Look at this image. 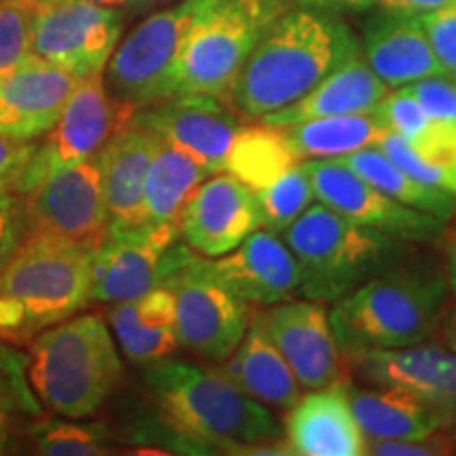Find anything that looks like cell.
Wrapping results in <instances>:
<instances>
[{
    "label": "cell",
    "mask_w": 456,
    "mask_h": 456,
    "mask_svg": "<svg viewBox=\"0 0 456 456\" xmlns=\"http://www.w3.org/2000/svg\"><path fill=\"white\" fill-rule=\"evenodd\" d=\"M140 385L144 414L131 442L191 454H292L269 408L220 370L167 357L144 366Z\"/></svg>",
    "instance_id": "obj_1"
},
{
    "label": "cell",
    "mask_w": 456,
    "mask_h": 456,
    "mask_svg": "<svg viewBox=\"0 0 456 456\" xmlns=\"http://www.w3.org/2000/svg\"><path fill=\"white\" fill-rule=\"evenodd\" d=\"M362 45L336 13L294 7L277 15L232 83L228 106L258 121L305 98Z\"/></svg>",
    "instance_id": "obj_2"
},
{
    "label": "cell",
    "mask_w": 456,
    "mask_h": 456,
    "mask_svg": "<svg viewBox=\"0 0 456 456\" xmlns=\"http://www.w3.org/2000/svg\"><path fill=\"white\" fill-rule=\"evenodd\" d=\"M448 294L444 265L403 254L334 302L330 322L342 355L431 340Z\"/></svg>",
    "instance_id": "obj_3"
},
{
    "label": "cell",
    "mask_w": 456,
    "mask_h": 456,
    "mask_svg": "<svg viewBox=\"0 0 456 456\" xmlns=\"http://www.w3.org/2000/svg\"><path fill=\"white\" fill-rule=\"evenodd\" d=\"M28 379L53 414L77 420L94 416L123 380V362L104 319L72 315L32 338Z\"/></svg>",
    "instance_id": "obj_4"
},
{
    "label": "cell",
    "mask_w": 456,
    "mask_h": 456,
    "mask_svg": "<svg viewBox=\"0 0 456 456\" xmlns=\"http://www.w3.org/2000/svg\"><path fill=\"white\" fill-rule=\"evenodd\" d=\"M91 302V252L26 235L0 269V340L30 345Z\"/></svg>",
    "instance_id": "obj_5"
},
{
    "label": "cell",
    "mask_w": 456,
    "mask_h": 456,
    "mask_svg": "<svg viewBox=\"0 0 456 456\" xmlns=\"http://www.w3.org/2000/svg\"><path fill=\"white\" fill-rule=\"evenodd\" d=\"M281 239L300 262V292L319 302H336L408 254L406 241L357 224L323 203L309 205Z\"/></svg>",
    "instance_id": "obj_6"
},
{
    "label": "cell",
    "mask_w": 456,
    "mask_h": 456,
    "mask_svg": "<svg viewBox=\"0 0 456 456\" xmlns=\"http://www.w3.org/2000/svg\"><path fill=\"white\" fill-rule=\"evenodd\" d=\"M279 0H208L182 45L178 95H212L228 104L232 83L265 28L281 15Z\"/></svg>",
    "instance_id": "obj_7"
},
{
    "label": "cell",
    "mask_w": 456,
    "mask_h": 456,
    "mask_svg": "<svg viewBox=\"0 0 456 456\" xmlns=\"http://www.w3.org/2000/svg\"><path fill=\"white\" fill-rule=\"evenodd\" d=\"M21 195L28 235L95 252L108 237V212L95 159L57 163L34 152Z\"/></svg>",
    "instance_id": "obj_8"
},
{
    "label": "cell",
    "mask_w": 456,
    "mask_h": 456,
    "mask_svg": "<svg viewBox=\"0 0 456 456\" xmlns=\"http://www.w3.org/2000/svg\"><path fill=\"white\" fill-rule=\"evenodd\" d=\"M208 0H178L152 11L117 45L104 83L117 100L135 110L178 95V61L186 34Z\"/></svg>",
    "instance_id": "obj_9"
},
{
    "label": "cell",
    "mask_w": 456,
    "mask_h": 456,
    "mask_svg": "<svg viewBox=\"0 0 456 456\" xmlns=\"http://www.w3.org/2000/svg\"><path fill=\"white\" fill-rule=\"evenodd\" d=\"M163 285L174 294L180 346L203 362L224 363L248 332L252 309L205 271L197 252H191Z\"/></svg>",
    "instance_id": "obj_10"
},
{
    "label": "cell",
    "mask_w": 456,
    "mask_h": 456,
    "mask_svg": "<svg viewBox=\"0 0 456 456\" xmlns=\"http://www.w3.org/2000/svg\"><path fill=\"white\" fill-rule=\"evenodd\" d=\"M191 252L175 226L108 231L104 243L91 252V300L114 305L138 298L163 285Z\"/></svg>",
    "instance_id": "obj_11"
},
{
    "label": "cell",
    "mask_w": 456,
    "mask_h": 456,
    "mask_svg": "<svg viewBox=\"0 0 456 456\" xmlns=\"http://www.w3.org/2000/svg\"><path fill=\"white\" fill-rule=\"evenodd\" d=\"M125 24L121 9L89 0H53L38 4L32 57L85 78L102 74L117 49Z\"/></svg>",
    "instance_id": "obj_12"
},
{
    "label": "cell",
    "mask_w": 456,
    "mask_h": 456,
    "mask_svg": "<svg viewBox=\"0 0 456 456\" xmlns=\"http://www.w3.org/2000/svg\"><path fill=\"white\" fill-rule=\"evenodd\" d=\"M345 359L351 380L410 393L433 410L444 429L456 425V351L425 340L399 349L353 353Z\"/></svg>",
    "instance_id": "obj_13"
},
{
    "label": "cell",
    "mask_w": 456,
    "mask_h": 456,
    "mask_svg": "<svg viewBox=\"0 0 456 456\" xmlns=\"http://www.w3.org/2000/svg\"><path fill=\"white\" fill-rule=\"evenodd\" d=\"M315 197L334 212L362 226L376 228L406 243H431L442 237L446 222L395 201L346 167L340 159L302 161Z\"/></svg>",
    "instance_id": "obj_14"
},
{
    "label": "cell",
    "mask_w": 456,
    "mask_h": 456,
    "mask_svg": "<svg viewBox=\"0 0 456 456\" xmlns=\"http://www.w3.org/2000/svg\"><path fill=\"white\" fill-rule=\"evenodd\" d=\"M262 322L302 389H323L351 380L336 342L330 313L319 300H283L260 313Z\"/></svg>",
    "instance_id": "obj_15"
},
{
    "label": "cell",
    "mask_w": 456,
    "mask_h": 456,
    "mask_svg": "<svg viewBox=\"0 0 456 456\" xmlns=\"http://www.w3.org/2000/svg\"><path fill=\"white\" fill-rule=\"evenodd\" d=\"M258 228L256 192L228 171L205 178L180 214V239L205 258L232 252Z\"/></svg>",
    "instance_id": "obj_16"
},
{
    "label": "cell",
    "mask_w": 456,
    "mask_h": 456,
    "mask_svg": "<svg viewBox=\"0 0 456 456\" xmlns=\"http://www.w3.org/2000/svg\"><path fill=\"white\" fill-rule=\"evenodd\" d=\"M134 121L197 159L212 174L224 171L228 148L241 127V117L226 102L201 94L175 95L142 108L135 110Z\"/></svg>",
    "instance_id": "obj_17"
},
{
    "label": "cell",
    "mask_w": 456,
    "mask_h": 456,
    "mask_svg": "<svg viewBox=\"0 0 456 456\" xmlns=\"http://www.w3.org/2000/svg\"><path fill=\"white\" fill-rule=\"evenodd\" d=\"M203 266L249 309L289 300L302 285L298 258L271 231H254L239 248L214 260L203 256Z\"/></svg>",
    "instance_id": "obj_18"
},
{
    "label": "cell",
    "mask_w": 456,
    "mask_h": 456,
    "mask_svg": "<svg viewBox=\"0 0 456 456\" xmlns=\"http://www.w3.org/2000/svg\"><path fill=\"white\" fill-rule=\"evenodd\" d=\"M135 108L106 89L104 72L78 78L55 127L38 144V155L57 163L95 159L117 131L131 123Z\"/></svg>",
    "instance_id": "obj_19"
},
{
    "label": "cell",
    "mask_w": 456,
    "mask_h": 456,
    "mask_svg": "<svg viewBox=\"0 0 456 456\" xmlns=\"http://www.w3.org/2000/svg\"><path fill=\"white\" fill-rule=\"evenodd\" d=\"M78 77L49 61L30 57L0 78V134L37 142L55 127Z\"/></svg>",
    "instance_id": "obj_20"
},
{
    "label": "cell",
    "mask_w": 456,
    "mask_h": 456,
    "mask_svg": "<svg viewBox=\"0 0 456 456\" xmlns=\"http://www.w3.org/2000/svg\"><path fill=\"white\" fill-rule=\"evenodd\" d=\"M159 138L131 118L95 157L108 212V231L144 224V184Z\"/></svg>",
    "instance_id": "obj_21"
},
{
    "label": "cell",
    "mask_w": 456,
    "mask_h": 456,
    "mask_svg": "<svg viewBox=\"0 0 456 456\" xmlns=\"http://www.w3.org/2000/svg\"><path fill=\"white\" fill-rule=\"evenodd\" d=\"M346 383L313 389L289 408L285 442L300 456L366 454V436L346 399Z\"/></svg>",
    "instance_id": "obj_22"
},
{
    "label": "cell",
    "mask_w": 456,
    "mask_h": 456,
    "mask_svg": "<svg viewBox=\"0 0 456 456\" xmlns=\"http://www.w3.org/2000/svg\"><path fill=\"white\" fill-rule=\"evenodd\" d=\"M362 53L376 77L389 87L446 74L437 61L419 15L380 11L363 26Z\"/></svg>",
    "instance_id": "obj_23"
},
{
    "label": "cell",
    "mask_w": 456,
    "mask_h": 456,
    "mask_svg": "<svg viewBox=\"0 0 456 456\" xmlns=\"http://www.w3.org/2000/svg\"><path fill=\"white\" fill-rule=\"evenodd\" d=\"M389 91V85L376 77L362 51H357L334 72H330L317 87H313L305 98L281 110L266 114L258 121L269 127H289V125L311 121V118L368 112L374 110Z\"/></svg>",
    "instance_id": "obj_24"
},
{
    "label": "cell",
    "mask_w": 456,
    "mask_h": 456,
    "mask_svg": "<svg viewBox=\"0 0 456 456\" xmlns=\"http://www.w3.org/2000/svg\"><path fill=\"white\" fill-rule=\"evenodd\" d=\"M220 372L245 395L266 408L289 410L302 397V387L266 332L260 313L252 315L243 340Z\"/></svg>",
    "instance_id": "obj_25"
},
{
    "label": "cell",
    "mask_w": 456,
    "mask_h": 456,
    "mask_svg": "<svg viewBox=\"0 0 456 456\" xmlns=\"http://www.w3.org/2000/svg\"><path fill=\"white\" fill-rule=\"evenodd\" d=\"M110 326L129 362L138 366L167 359L180 346L174 294L165 285L125 302H114Z\"/></svg>",
    "instance_id": "obj_26"
},
{
    "label": "cell",
    "mask_w": 456,
    "mask_h": 456,
    "mask_svg": "<svg viewBox=\"0 0 456 456\" xmlns=\"http://www.w3.org/2000/svg\"><path fill=\"white\" fill-rule=\"evenodd\" d=\"M345 389L366 440H420L444 431L433 410L410 393L389 387L353 385L351 380H346Z\"/></svg>",
    "instance_id": "obj_27"
},
{
    "label": "cell",
    "mask_w": 456,
    "mask_h": 456,
    "mask_svg": "<svg viewBox=\"0 0 456 456\" xmlns=\"http://www.w3.org/2000/svg\"><path fill=\"white\" fill-rule=\"evenodd\" d=\"M212 175L205 165L180 148L159 140L148 165L144 184V224L180 228V214L188 197Z\"/></svg>",
    "instance_id": "obj_28"
},
{
    "label": "cell",
    "mask_w": 456,
    "mask_h": 456,
    "mask_svg": "<svg viewBox=\"0 0 456 456\" xmlns=\"http://www.w3.org/2000/svg\"><path fill=\"white\" fill-rule=\"evenodd\" d=\"M292 146L298 161L311 159H340L359 148L376 146L389 131L376 110L336 114L279 127Z\"/></svg>",
    "instance_id": "obj_29"
},
{
    "label": "cell",
    "mask_w": 456,
    "mask_h": 456,
    "mask_svg": "<svg viewBox=\"0 0 456 456\" xmlns=\"http://www.w3.org/2000/svg\"><path fill=\"white\" fill-rule=\"evenodd\" d=\"M340 161L370 184L379 188L380 192L408 205V208L436 216L442 222H448L456 212L454 192L440 186L425 184V182L408 175L391 159H387L379 146L359 148L355 152L340 157Z\"/></svg>",
    "instance_id": "obj_30"
},
{
    "label": "cell",
    "mask_w": 456,
    "mask_h": 456,
    "mask_svg": "<svg viewBox=\"0 0 456 456\" xmlns=\"http://www.w3.org/2000/svg\"><path fill=\"white\" fill-rule=\"evenodd\" d=\"M296 165L298 157L285 140L283 131L256 121V125L239 127L228 148L224 171L256 192L271 186Z\"/></svg>",
    "instance_id": "obj_31"
},
{
    "label": "cell",
    "mask_w": 456,
    "mask_h": 456,
    "mask_svg": "<svg viewBox=\"0 0 456 456\" xmlns=\"http://www.w3.org/2000/svg\"><path fill=\"white\" fill-rule=\"evenodd\" d=\"M41 416L45 408L28 379V353L0 340V454L15 452Z\"/></svg>",
    "instance_id": "obj_32"
},
{
    "label": "cell",
    "mask_w": 456,
    "mask_h": 456,
    "mask_svg": "<svg viewBox=\"0 0 456 456\" xmlns=\"http://www.w3.org/2000/svg\"><path fill=\"white\" fill-rule=\"evenodd\" d=\"M32 450L45 456H100L112 454L114 431L106 423H70L41 416L28 429Z\"/></svg>",
    "instance_id": "obj_33"
},
{
    "label": "cell",
    "mask_w": 456,
    "mask_h": 456,
    "mask_svg": "<svg viewBox=\"0 0 456 456\" xmlns=\"http://www.w3.org/2000/svg\"><path fill=\"white\" fill-rule=\"evenodd\" d=\"M313 199H315L313 182L306 169L302 167V163H298L288 174L273 182L271 186L256 191L260 228H266V231L279 235L309 208Z\"/></svg>",
    "instance_id": "obj_34"
},
{
    "label": "cell",
    "mask_w": 456,
    "mask_h": 456,
    "mask_svg": "<svg viewBox=\"0 0 456 456\" xmlns=\"http://www.w3.org/2000/svg\"><path fill=\"white\" fill-rule=\"evenodd\" d=\"M37 11L34 0H0V78L32 57Z\"/></svg>",
    "instance_id": "obj_35"
},
{
    "label": "cell",
    "mask_w": 456,
    "mask_h": 456,
    "mask_svg": "<svg viewBox=\"0 0 456 456\" xmlns=\"http://www.w3.org/2000/svg\"><path fill=\"white\" fill-rule=\"evenodd\" d=\"M374 110L383 117L387 127L391 131H397L399 135H403L410 142V146L414 148L429 142L442 125V121H436V118H431L425 112V108L410 94L406 85L397 87L395 91H389L376 104Z\"/></svg>",
    "instance_id": "obj_36"
},
{
    "label": "cell",
    "mask_w": 456,
    "mask_h": 456,
    "mask_svg": "<svg viewBox=\"0 0 456 456\" xmlns=\"http://www.w3.org/2000/svg\"><path fill=\"white\" fill-rule=\"evenodd\" d=\"M431 118L456 125V78L448 74H433L406 85Z\"/></svg>",
    "instance_id": "obj_37"
},
{
    "label": "cell",
    "mask_w": 456,
    "mask_h": 456,
    "mask_svg": "<svg viewBox=\"0 0 456 456\" xmlns=\"http://www.w3.org/2000/svg\"><path fill=\"white\" fill-rule=\"evenodd\" d=\"M419 20L444 72L456 78V3L431 11V13L419 15Z\"/></svg>",
    "instance_id": "obj_38"
},
{
    "label": "cell",
    "mask_w": 456,
    "mask_h": 456,
    "mask_svg": "<svg viewBox=\"0 0 456 456\" xmlns=\"http://www.w3.org/2000/svg\"><path fill=\"white\" fill-rule=\"evenodd\" d=\"M28 235L24 195L17 191H0V269L17 252Z\"/></svg>",
    "instance_id": "obj_39"
},
{
    "label": "cell",
    "mask_w": 456,
    "mask_h": 456,
    "mask_svg": "<svg viewBox=\"0 0 456 456\" xmlns=\"http://www.w3.org/2000/svg\"><path fill=\"white\" fill-rule=\"evenodd\" d=\"M366 454L374 456H444L456 454L450 431H437L420 440H366Z\"/></svg>",
    "instance_id": "obj_40"
},
{
    "label": "cell",
    "mask_w": 456,
    "mask_h": 456,
    "mask_svg": "<svg viewBox=\"0 0 456 456\" xmlns=\"http://www.w3.org/2000/svg\"><path fill=\"white\" fill-rule=\"evenodd\" d=\"M37 146V142H21L0 134V191L21 192Z\"/></svg>",
    "instance_id": "obj_41"
},
{
    "label": "cell",
    "mask_w": 456,
    "mask_h": 456,
    "mask_svg": "<svg viewBox=\"0 0 456 456\" xmlns=\"http://www.w3.org/2000/svg\"><path fill=\"white\" fill-rule=\"evenodd\" d=\"M452 3H456V0H374L376 7L403 15H425L431 13V11L448 7Z\"/></svg>",
    "instance_id": "obj_42"
},
{
    "label": "cell",
    "mask_w": 456,
    "mask_h": 456,
    "mask_svg": "<svg viewBox=\"0 0 456 456\" xmlns=\"http://www.w3.org/2000/svg\"><path fill=\"white\" fill-rule=\"evenodd\" d=\"M285 9L294 7H306V9H319V11H362L374 7V0H279Z\"/></svg>",
    "instance_id": "obj_43"
},
{
    "label": "cell",
    "mask_w": 456,
    "mask_h": 456,
    "mask_svg": "<svg viewBox=\"0 0 456 456\" xmlns=\"http://www.w3.org/2000/svg\"><path fill=\"white\" fill-rule=\"evenodd\" d=\"M440 239L444 245V271H446L448 288L456 298V226L444 228Z\"/></svg>",
    "instance_id": "obj_44"
},
{
    "label": "cell",
    "mask_w": 456,
    "mask_h": 456,
    "mask_svg": "<svg viewBox=\"0 0 456 456\" xmlns=\"http://www.w3.org/2000/svg\"><path fill=\"white\" fill-rule=\"evenodd\" d=\"M433 338H437V342L446 346V349L456 351V300L446 305Z\"/></svg>",
    "instance_id": "obj_45"
},
{
    "label": "cell",
    "mask_w": 456,
    "mask_h": 456,
    "mask_svg": "<svg viewBox=\"0 0 456 456\" xmlns=\"http://www.w3.org/2000/svg\"><path fill=\"white\" fill-rule=\"evenodd\" d=\"M171 3H178V0H127L125 9H127L129 15H142L151 13V11L167 7Z\"/></svg>",
    "instance_id": "obj_46"
},
{
    "label": "cell",
    "mask_w": 456,
    "mask_h": 456,
    "mask_svg": "<svg viewBox=\"0 0 456 456\" xmlns=\"http://www.w3.org/2000/svg\"><path fill=\"white\" fill-rule=\"evenodd\" d=\"M89 3L100 4V7H108V9H125L127 0H89Z\"/></svg>",
    "instance_id": "obj_47"
},
{
    "label": "cell",
    "mask_w": 456,
    "mask_h": 456,
    "mask_svg": "<svg viewBox=\"0 0 456 456\" xmlns=\"http://www.w3.org/2000/svg\"><path fill=\"white\" fill-rule=\"evenodd\" d=\"M37 4H47V3H53V0H34Z\"/></svg>",
    "instance_id": "obj_48"
},
{
    "label": "cell",
    "mask_w": 456,
    "mask_h": 456,
    "mask_svg": "<svg viewBox=\"0 0 456 456\" xmlns=\"http://www.w3.org/2000/svg\"><path fill=\"white\" fill-rule=\"evenodd\" d=\"M450 433H452V440H454V446H456V425L450 429Z\"/></svg>",
    "instance_id": "obj_49"
}]
</instances>
